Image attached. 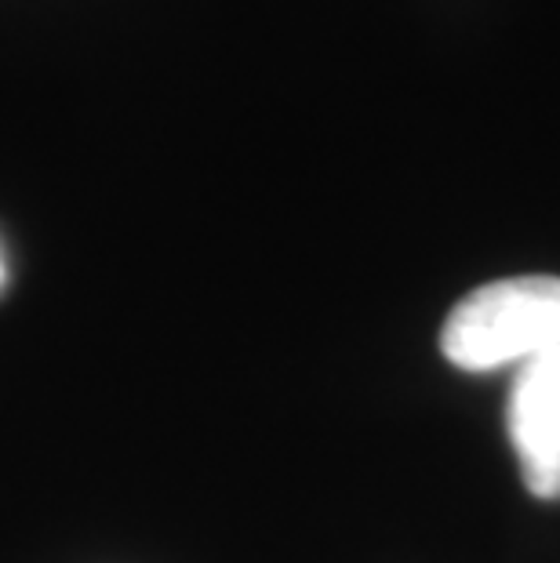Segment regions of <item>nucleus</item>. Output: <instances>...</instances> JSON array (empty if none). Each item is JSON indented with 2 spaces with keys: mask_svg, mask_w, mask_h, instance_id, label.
<instances>
[{
  "mask_svg": "<svg viewBox=\"0 0 560 563\" xmlns=\"http://www.w3.org/2000/svg\"><path fill=\"white\" fill-rule=\"evenodd\" d=\"M0 284H4V266H0Z\"/></svg>",
  "mask_w": 560,
  "mask_h": 563,
  "instance_id": "3",
  "label": "nucleus"
},
{
  "mask_svg": "<svg viewBox=\"0 0 560 563\" xmlns=\"http://www.w3.org/2000/svg\"><path fill=\"white\" fill-rule=\"evenodd\" d=\"M440 350L462 371L524 367L560 350V277H509L476 287L448 313Z\"/></svg>",
  "mask_w": 560,
  "mask_h": 563,
  "instance_id": "1",
  "label": "nucleus"
},
{
  "mask_svg": "<svg viewBox=\"0 0 560 563\" xmlns=\"http://www.w3.org/2000/svg\"><path fill=\"white\" fill-rule=\"evenodd\" d=\"M509 440L524 487L539 498H560V350L517 367L509 393Z\"/></svg>",
  "mask_w": 560,
  "mask_h": 563,
  "instance_id": "2",
  "label": "nucleus"
}]
</instances>
